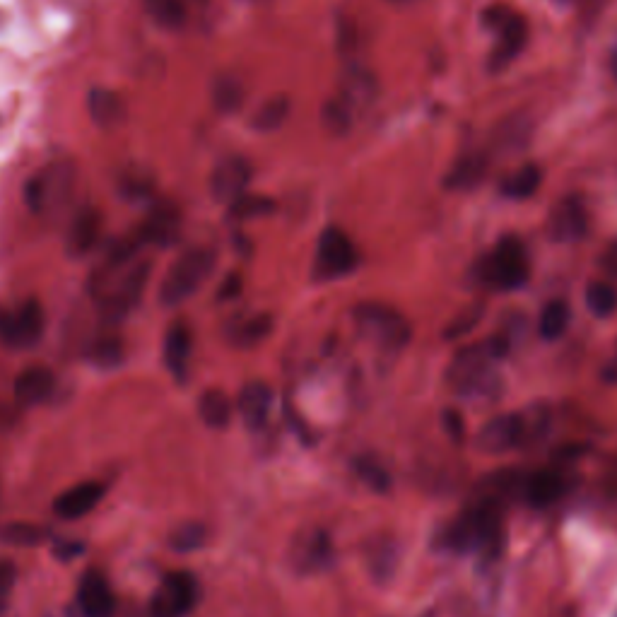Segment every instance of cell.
<instances>
[{
  "label": "cell",
  "mask_w": 617,
  "mask_h": 617,
  "mask_svg": "<svg viewBox=\"0 0 617 617\" xmlns=\"http://www.w3.org/2000/svg\"><path fill=\"white\" fill-rule=\"evenodd\" d=\"M509 352V338L495 336L483 343L466 345L451 357L446 367V384L466 401H497L502 393V376L497 362Z\"/></svg>",
  "instance_id": "1"
},
{
  "label": "cell",
  "mask_w": 617,
  "mask_h": 617,
  "mask_svg": "<svg viewBox=\"0 0 617 617\" xmlns=\"http://www.w3.org/2000/svg\"><path fill=\"white\" fill-rule=\"evenodd\" d=\"M439 548L456 555H478L492 562L504 548V509L468 499L456 521L439 533Z\"/></svg>",
  "instance_id": "2"
},
{
  "label": "cell",
  "mask_w": 617,
  "mask_h": 617,
  "mask_svg": "<svg viewBox=\"0 0 617 617\" xmlns=\"http://www.w3.org/2000/svg\"><path fill=\"white\" fill-rule=\"evenodd\" d=\"M152 275L150 261H131L126 266H109L94 270L90 292L97 302L99 314L107 326H116L138 307Z\"/></svg>",
  "instance_id": "3"
},
{
  "label": "cell",
  "mask_w": 617,
  "mask_h": 617,
  "mask_svg": "<svg viewBox=\"0 0 617 617\" xmlns=\"http://www.w3.org/2000/svg\"><path fill=\"white\" fill-rule=\"evenodd\" d=\"M548 430L550 408L545 403H533L519 413H504L487 420L475 437V446L485 456H502L528 444H538Z\"/></svg>",
  "instance_id": "4"
},
{
  "label": "cell",
  "mask_w": 617,
  "mask_h": 617,
  "mask_svg": "<svg viewBox=\"0 0 617 617\" xmlns=\"http://www.w3.org/2000/svg\"><path fill=\"white\" fill-rule=\"evenodd\" d=\"M475 282L495 292H511L524 287L531 278V261L519 237L499 239L495 249L480 258L473 270Z\"/></svg>",
  "instance_id": "5"
},
{
  "label": "cell",
  "mask_w": 617,
  "mask_h": 617,
  "mask_svg": "<svg viewBox=\"0 0 617 617\" xmlns=\"http://www.w3.org/2000/svg\"><path fill=\"white\" fill-rule=\"evenodd\" d=\"M78 169L70 160H54L41 167L25 186V203L34 215H56L73 198Z\"/></svg>",
  "instance_id": "6"
},
{
  "label": "cell",
  "mask_w": 617,
  "mask_h": 617,
  "mask_svg": "<svg viewBox=\"0 0 617 617\" xmlns=\"http://www.w3.org/2000/svg\"><path fill=\"white\" fill-rule=\"evenodd\" d=\"M215 270V251L196 246L188 249L172 263V268L164 275L160 285V304L162 307H179L186 299H191L205 285V280Z\"/></svg>",
  "instance_id": "7"
},
{
  "label": "cell",
  "mask_w": 617,
  "mask_h": 617,
  "mask_svg": "<svg viewBox=\"0 0 617 617\" xmlns=\"http://www.w3.org/2000/svg\"><path fill=\"white\" fill-rule=\"evenodd\" d=\"M352 316L362 336L384 352L403 350L413 338V326L391 304L362 302L352 309Z\"/></svg>",
  "instance_id": "8"
},
{
  "label": "cell",
  "mask_w": 617,
  "mask_h": 617,
  "mask_svg": "<svg viewBox=\"0 0 617 617\" xmlns=\"http://www.w3.org/2000/svg\"><path fill=\"white\" fill-rule=\"evenodd\" d=\"M46 316L37 299H25L15 307H0V343L13 350H29L44 338Z\"/></svg>",
  "instance_id": "9"
},
{
  "label": "cell",
  "mask_w": 617,
  "mask_h": 617,
  "mask_svg": "<svg viewBox=\"0 0 617 617\" xmlns=\"http://www.w3.org/2000/svg\"><path fill=\"white\" fill-rule=\"evenodd\" d=\"M360 263V251L348 234L338 227H328L319 237L314 258V280L331 282L345 278Z\"/></svg>",
  "instance_id": "10"
},
{
  "label": "cell",
  "mask_w": 617,
  "mask_h": 617,
  "mask_svg": "<svg viewBox=\"0 0 617 617\" xmlns=\"http://www.w3.org/2000/svg\"><path fill=\"white\" fill-rule=\"evenodd\" d=\"M287 562L299 577H316V574L328 572L336 562V548H333L331 536L323 528L297 531L290 550H287Z\"/></svg>",
  "instance_id": "11"
},
{
  "label": "cell",
  "mask_w": 617,
  "mask_h": 617,
  "mask_svg": "<svg viewBox=\"0 0 617 617\" xmlns=\"http://www.w3.org/2000/svg\"><path fill=\"white\" fill-rule=\"evenodd\" d=\"M198 581L191 572H172L162 579L150 601V617H186L196 608Z\"/></svg>",
  "instance_id": "12"
},
{
  "label": "cell",
  "mask_w": 617,
  "mask_h": 617,
  "mask_svg": "<svg viewBox=\"0 0 617 617\" xmlns=\"http://www.w3.org/2000/svg\"><path fill=\"white\" fill-rule=\"evenodd\" d=\"M574 490V475L567 466H550L526 473L524 499L531 507L543 509L557 504Z\"/></svg>",
  "instance_id": "13"
},
{
  "label": "cell",
  "mask_w": 617,
  "mask_h": 617,
  "mask_svg": "<svg viewBox=\"0 0 617 617\" xmlns=\"http://www.w3.org/2000/svg\"><path fill=\"white\" fill-rule=\"evenodd\" d=\"M140 242L145 246H157V249H169L179 242L181 234V210L172 201H157L135 229Z\"/></svg>",
  "instance_id": "14"
},
{
  "label": "cell",
  "mask_w": 617,
  "mask_h": 617,
  "mask_svg": "<svg viewBox=\"0 0 617 617\" xmlns=\"http://www.w3.org/2000/svg\"><path fill=\"white\" fill-rule=\"evenodd\" d=\"M589 232V213H586V205L581 203L577 196L562 198L560 203L552 208L548 217V234L550 239L560 244H574L581 242Z\"/></svg>",
  "instance_id": "15"
},
{
  "label": "cell",
  "mask_w": 617,
  "mask_h": 617,
  "mask_svg": "<svg viewBox=\"0 0 617 617\" xmlns=\"http://www.w3.org/2000/svg\"><path fill=\"white\" fill-rule=\"evenodd\" d=\"M251 181V164L244 157L232 155L215 164L210 174V193L217 203H234L239 196H244L246 186Z\"/></svg>",
  "instance_id": "16"
},
{
  "label": "cell",
  "mask_w": 617,
  "mask_h": 617,
  "mask_svg": "<svg viewBox=\"0 0 617 617\" xmlns=\"http://www.w3.org/2000/svg\"><path fill=\"white\" fill-rule=\"evenodd\" d=\"M524 483L526 473H521V470H495V473L485 475V478L475 485L470 499H478V502L495 504V507L504 509L507 504L516 502V499H524Z\"/></svg>",
  "instance_id": "17"
},
{
  "label": "cell",
  "mask_w": 617,
  "mask_h": 617,
  "mask_svg": "<svg viewBox=\"0 0 617 617\" xmlns=\"http://www.w3.org/2000/svg\"><path fill=\"white\" fill-rule=\"evenodd\" d=\"M102 213L92 205H85L73 215L70 225L66 229V239H63V249H66L68 258H85L97 246L99 237H102Z\"/></svg>",
  "instance_id": "18"
},
{
  "label": "cell",
  "mask_w": 617,
  "mask_h": 617,
  "mask_svg": "<svg viewBox=\"0 0 617 617\" xmlns=\"http://www.w3.org/2000/svg\"><path fill=\"white\" fill-rule=\"evenodd\" d=\"M78 605L82 617H116V596L107 577L97 569H90L80 577Z\"/></svg>",
  "instance_id": "19"
},
{
  "label": "cell",
  "mask_w": 617,
  "mask_h": 617,
  "mask_svg": "<svg viewBox=\"0 0 617 617\" xmlns=\"http://www.w3.org/2000/svg\"><path fill=\"white\" fill-rule=\"evenodd\" d=\"M54 391L56 374L49 367H41V364H32V367L22 369L13 384L15 403L20 408H37V405L49 401Z\"/></svg>",
  "instance_id": "20"
},
{
  "label": "cell",
  "mask_w": 617,
  "mask_h": 617,
  "mask_svg": "<svg viewBox=\"0 0 617 617\" xmlns=\"http://www.w3.org/2000/svg\"><path fill=\"white\" fill-rule=\"evenodd\" d=\"M338 97L355 111L367 109L369 104L376 102L379 97V80L369 68L364 66H350L340 78V92Z\"/></svg>",
  "instance_id": "21"
},
{
  "label": "cell",
  "mask_w": 617,
  "mask_h": 617,
  "mask_svg": "<svg viewBox=\"0 0 617 617\" xmlns=\"http://www.w3.org/2000/svg\"><path fill=\"white\" fill-rule=\"evenodd\" d=\"M104 497V485L97 480H85L68 487L61 497L54 502V511L58 519L63 521H78L82 516H87L90 511L102 502Z\"/></svg>",
  "instance_id": "22"
},
{
  "label": "cell",
  "mask_w": 617,
  "mask_h": 617,
  "mask_svg": "<svg viewBox=\"0 0 617 617\" xmlns=\"http://www.w3.org/2000/svg\"><path fill=\"white\" fill-rule=\"evenodd\" d=\"M270 408H273V389L266 381H249L242 386L237 398V410L249 430H263L268 425Z\"/></svg>",
  "instance_id": "23"
},
{
  "label": "cell",
  "mask_w": 617,
  "mask_h": 617,
  "mask_svg": "<svg viewBox=\"0 0 617 617\" xmlns=\"http://www.w3.org/2000/svg\"><path fill=\"white\" fill-rule=\"evenodd\" d=\"M273 333V316L261 314V311H249V314H237L229 319L225 326V338L234 348H256Z\"/></svg>",
  "instance_id": "24"
},
{
  "label": "cell",
  "mask_w": 617,
  "mask_h": 617,
  "mask_svg": "<svg viewBox=\"0 0 617 617\" xmlns=\"http://www.w3.org/2000/svg\"><path fill=\"white\" fill-rule=\"evenodd\" d=\"M497 32H499V41H497L495 51L490 54V70H495V73L507 68L509 63L526 49L528 25L524 17L514 13L502 27L497 29Z\"/></svg>",
  "instance_id": "25"
},
{
  "label": "cell",
  "mask_w": 617,
  "mask_h": 617,
  "mask_svg": "<svg viewBox=\"0 0 617 617\" xmlns=\"http://www.w3.org/2000/svg\"><path fill=\"white\" fill-rule=\"evenodd\" d=\"M490 172V155L485 150H470L463 152L458 160L451 164L446 172L444 184L451 191H470V188L480 186Z\"/></svg>",
  "instance_id": "26"
},
{
  "label": "cell",
  "mask_w": 617,
  "mask_h": 617,
  "mask_svg": "<svg viewBox=\"0 0 617 617\" xmlns=\"http://www.w3.org/2000/svg\"><path fill=\"white\" fill-rule=\"evenodd\" d=\"M191 350H193V336L191 328L184 321H174L167 328L164 336V364H167L169 374L176 381H186L188 367H191Z\"/></svg>",
  "instance_id": "27"
},
{
  "label": "cell",
  "mask_w": 617,
  "mask_h": 617,
  "mask_svg": "<svg viewBox=\"0 0 617 617\" xmlns=\"http://www.w3.org/2000/svg\"><path fill=\"white\" fill-rule=\"evenodd\" d=\"M87 114L97 128L114 131L126 121V102L119 92L107 90V87H92L87 94Z\"/></svg>",
  "instance_id": "28"
},
{
  "label": "cell",
  "mask_w": 617,
  "mask_h": 617,
  "mask_svg": "<svg viewBox=\"0 0 617 617\" xmlns=\"http://www.w3.org/2000/svg\"><path fill=\"white\" fill-rule=\"evenodd\" d=\"M398 557H401L398 543L386 533L369 538L367 545H364V562H367V569L376 581H389L393 577L398 567Z\"/></svg>",
  "instance_id": "29"
},
{
  "label": "cell",
  "mask_w": 617,
  "mask_h": 617,
  "mask_svg": "<svg viewBox=\"0 0 617 617\" xmlns=\"http://www.w3.org/2000/svg\"><path fill=\"white\" fill-rule=\"evenodd\" d=\"M87 362L94 364L97 369H116L123 364V357H126V345H123V340L119 333L107 331V333H99V336H94L90 340V345H87Z\"/></svg>",
  "instance_id": "30"
},
{
  "label": "cell",
  "mask_w": 617,
  "mask_h": 617,
  "mask_svg": "<svg viewBox=\"0 0 617 617\" xmlns=\"http://www.w3.org/2000/svg\"><path fill=\"white\" fill-rule=\"evenodd\" d=\"M198 415H201V420L210 430H225L229 422H232L234 405L225 391L208 389L198 398Z\"/></svg>",
  "instance_id": "31"
},
{
  "label": "cell",
  "mask_w": 617,
  "mask_h": 617,
  "mask_svg": "<svg viewBox=\"0 0 617 617\" xmlns=\"http://www.w3.org/2000/svg\"><path fill=\"white\" fill-rule=\"evenodd\" d=\"M244 97L246 90L237 75H217L213 87H210V99H213V107L220 114H234V111L242 109Z\"/></svg>",
  "instance_id": "32"
},
{
  "label": "cell",
  "mask_w": 617,
  "mask_h": 617,
  "mask_svg": "<svg viewBox=\"0 0 617 617\" xmlns=\"http://www.w3.org/2000/svg\"><path fill=\"white\" fill-rule=\"evenodd\" d=\"M543 184V172L536 164H524L521 169H516L502 184V193L514 201H524V198L536 196V191Z\"/></svg>",
  "instance_id": "33"
},
{
  "label": "cell",
  "mask_w": 617,
  "mask_h": 617,
  "mask_svg": "<svg viewBox=\"0 0 617 617\" xmlns=\"http://www.w3.org/2000/svg\"><path fill=\"white\" fill-rule=\"evenodd\" d=\"M287 116H290V99L285 94H275V97H270L268 102H263L256 109L251 126L261 133H273L287 121Z\"/></svg>",
  "instance_id": "34"
},
{
  "label": "cell",
  "mask_w": 617,
  "mask_h": 617,
  "mask_svg": "<svg viewBox=\"0 0 617 617\" xmlns=\"http://www.w3.org/2000/svg\"><path fill=\"white\" fill-rule=\"evenodd\" d=\"M208 543V528L201 521H184V524L174 526L169 533V548L181 555L188 552H198Z\"/></svg>",
  "instance_id": "35"
},
{
  "label": "cell",
  "mask_w": 617,
  "mask_h": 617,
  "mask_svg": "<svg viewBox=\"0 0 617 617\" xmlns=\"http://www.w3.org/2000/svg\"><path fill=\"white\" fill-rule=\"evenodd\" d=\"M569 328V307L562 299H552L550 304H545L543 314H540L538 331L543 340H560Z\"/></svg>",
  "instance_id": "36"
},
{
  "label": "cell",
  "mask_w": 617,
  "mask_h": 617,
  "mask_svg": "<svg viewBox=\"0 0 617 617\" xmlns=\"http://www.w3.org/2000/svg\"><path fill=\"white\" fill-rule=\"evenodd\" d=\"M352 470H355L357 478H360L362 483L367 485L372 492H379V495L389 492L391 475L386 473V468L381 466V463L376 461V458H372V456H357L355 461H352Z\"/></svg>",
  "instance_id": "37"
},
{
  "label": "cell",
  "mask_w": 617,
  "mask_h": 617,
  "mask_svg": "<svg viewBox=\"0 0 617 617\" xmlns=\"http://www.w3.org/2000/svg\"><path fill=\"white\" fill-rule=\"evenodd\" d=\"M0 538L3 543L17 545V548H34L49 538V531L37 524H27V521H15V524L0 528Z\"/></svg>",
  "instance_id": "38"
},
{
  "label": "cell",
  "mask_w": 617,
  "mask_h": 617,
  "mask_svg": "<svg viewBox=\"0 0 617 617\" xmlns=\"http://www.w3.org/2000/svg\"><path fill=\"white\" fill-rule=\"evenodd\" d=\"M155 188V176L148 169L131 167L119 176V191L123 198L128 201H140V198H148Z\"/></svg>",
  "instance_id": "39"
},
{
  "label": "cell",
  "mask_w": 617,
  "mask_h": 617,
  "mask_svg": "<svg viewBox=\"0 0 617 617\" xmlns=\"http://www.w3.org/2000/svg\"><path fill=\"white\" fill-rule=\"evenodd\" d=\"M586 299V307H589L593 314L601 316V319H608L610 314H615L617 309V290L610 282L596 280L589 282V287H586L584 292Z\"/></svg>",
  "instance_id": "40"
},
{
  "label": "cell",
  "mask_w": 617,
  "mask_h": 617,
  "mask_svg": "<svg viewBox=\"0 0 617 617\" xmlns=\"http://www.w3.org/2000/svg\"><path fill=\"white\" fill-rule=\"evenodd\" d=\"M145 8L162 27L176 29L186 22L184 0H145Z\"/></svg>",
  "instance_id": "41"
},
{
  "label": "cell",
  "mask_w": 617,
  "mask_h": 617,
  "mask_svg": "<svg viewBox=\"0 0 617 617\" xmlns=\"http://www.w3.org/2000/svg\"><path fill=\"white\" fill-rule=\"evenodd\" d=\"M275 210V203L266 196H254V193H244L237 201L229 203V215L234 220H254V217L270 215Z\"/></svg>",
  "instance_id": "42"
},
{
  "label": "cell",
  "mask_w": 617,
  "mask_h": 617,
  "mask_svg": "<svg viewBox=\"0 0 617 617\" xmlns=\"http://www.w3.org/2000/svg\"><path fill=\"white\" fill-rule=\"evenodd\" d=\"M352 121H355V114L343 99L336 97L331 102H326L323 107V126L328 128L333 135H345L352 128Z\"/></svg>",
  "instance_id": "43"
},
{
  "label": "cell",
  "mask_w": 617,
  "mask_h": 617,
  "mask_svg": "<svg viewBox=\"0 0 617 617\" xmlns=\"http://www.w3.org/2000/svg\"><path fill=\"white\" fill-rule=\"evenodd\" d=\"M528 133H531V126H528L526 119L521 116H511L499 126L497 131V143L504 145V148H519L528 140Z\"/></svg>",
  "instance_id": "44"
},
{
  "label": "cell",
  "mask_w": 617,
  "mask_h": 617,
  "mask_svg": "<svg viewBox=\"0 0 617 617\" xmlns=\"http://www.w3.org/2000/svg\"><path fill=\"white\" fill-rule=\"evenodd\" d=\"M483 314H485L483 304H475V307H468L466 311H461L456 319H451V326L446 328V333H444L446 340L468 336V333L478 326L480 319H483Z\"/></svg>",
  "instance_id": "45"
},
{
  "label": "cell",
  "mask_w": 617,
  "mask_h": 617,
  "mask_svg": "<svg viewBox=\"0 0 617 617\" xmlns=\"http://www.w3.org/2000/svg\"><path fill=\"white\" fill-rule=\"evenodd\" d=\"M17 584V567L15 562L0 560V615L8 608L10 596H13Z\"/></svg>",
  "instance_id": "46"
},
{
  "label": "cell",
  "mask_w": 617,
  "mask_h": 617,
  "mask_svg": "<svg viewBox=\"0 0 617 617\" xmlns=\"http://www.w3.org/2000/svg\"><path fill=\"white\" fill-rule=\"evenodd\" d=\"M601 487L608 497H617V456L605 466L601 475Z\"/></svg>",
  "instance_id": "47"
},
{
  "label": "cell",
  "mask_w": 617,
  "mask_h": 617,
  "mask_svg": "<svg viewBox=\"0 0 617 617\" xmlns=\"http://www.w3.org/2000/svg\"><path fill=\"white\" fill-rule=\"evenodd\" d=\"M444 422H446V432H449V437L454 439V442H463V434H466V427H463V417L458 413H446Z\"/></svg>",
  "instance_id": "48"
},
{
  "label": "cell",
  "mask_w": 617,
  "mask_h": 617,
  "mask_svg": "<svg viewBox=\"0 0 617 617\" xmlns=\"http://www.w3.org/2000/svg\"><path fill=\"white\" fill-rule=\"evenodd\" d=\"M601 268L610 275V278H617V242H613L603 251Z\"/></svg>",
  "instance_id": "49"
},
{
  "label": "cell",
  "mask_w": 617,
  "mask_h": 617,
  "mask_svg": "<svg viewBox=\"0 0 617 617\" xmlns=\"http://www.w3.org/2000/svg\"><path fill=\"white\" fill-rule=\"evenodd\" d=\"M242 292V278L239 275H227V280L220 287V299H234Z\"/></svg>",
  "instance_id": "50"
},
{
  "label": "cell",
  "mask_w": 617,
  "mask_h": 617,
  "mask_svg": "<svg viewBox=\"0 0 617 617\" xmlns=\"http://www.w3.org/2000/svg\"><path fill=\"white\" fill-rule=\"evenodd\" d=\"M550 617H579V615H577V608H574V605H562V608L555 610V613H552Z\"/></svg>",
  "instance_id": "51"
},
{
  "label": "cell",
  "mask_w": 617,
  "mask_h": 617,
  "mask_svg": "<svg viewBox=\"0 0 617 617\" xmlns=\"http://www.w3.org/2000/svg\"><path fill=\"white\" fill-rule=\"evenodd\" d=\"M613 70H615V75H617V54L613 56Z\"/></svg>",
  "instance_id": "52"
},
{
  "label": "cell",
  "mask_w": 617,
  "mask_h": 617,
  "mask_svg": "<svg viewBox=\"0 0 617 617\" xmlns=\"http://www.w3.org/2000/svg\"><path fill=\"white\" fill-rule=\"evenodd\" d=\"M391 3H401V0H391Z\"/></svg>",
  "instance_id": "53"
},
{
  "label": "cell",
  "mask_w": 617,
  "mask_h": 617,
  "mask_svg": "<svg viewBox=\"0 0 617 617\" xmlns=\"http://www.w3.org/2000/svg\"><path fill=\"white\" fill-rule=\"evenodd\" d=\"M196 3H205V0H196Z\"/></svg>",
  "instance_id": "54"
},
{
  "label": "cell",
  "mask_w": 617,
  "mask_h": 617,
  "mask_svg": "<svg viewBox=\"0 0 617 617\" xmlns=\"http://www.w3.org/2000/svg\"><path fill=\"white\" fill-rule=\"evenodd\" d=\"M615 617H617V613H615Z\"/></svg>",
  "instance_id": "55"
}]
</instances>
